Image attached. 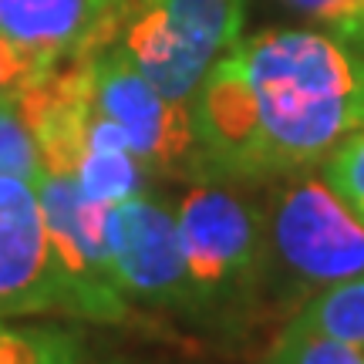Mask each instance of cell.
<instances>
[{"mask_svg": "<svg viewBox=\"0 0 364 364\" xmlns=\"http://www.w3.org/2000/svg\"><path fill=\"white\" fill-rule=\"evenodd\" d=\"M287 327L364 348V273L307 294Z\"/></svg>", "mask_w": 364, "mask_h": 364, "instance_id": "10", "label": "cell"}, {"mask_svg": "<svg viewBox=\"0 0 364 364\" xmlns=\"http://www.w3.org/2000/svg\"><path fill=\"white\" fill-rule=\"evenodd\" d=\"M135 4L156 11L182 41L206 51L213 61H220V54L240 41L247 21V0H135Z\"/></svg>", "mask_w": 364, "mask_h": 364, "instance_id": "9", "label": "cell"}, {"mask_svg": "<svg viewBox=\"0 0 364 364\" xmlns=\"http://www.w3.org/2000/svg\"><path fill=\"white\" fill-rule=\"evenodd\" d=\"M257 186L189 179L176 203L182 257L193 287V314H230L267 287V240Z\"/></svg>", "mask_w": 364, "mask_h": 364, "instance_id": "2", "label": "cell"}, {"mask_svg": "<svg viewBox=\"0 0 364 364\" xmlns=\"http://www.w3.org/2000/svg\"><path fill=\"white\" fill-rule=\"evenodd\" d=\"M263 364H364V348L284 324L270 351L263 354Z\"/></svg>", "mask_w": 364, "mask_h": 364, "instance_id": "14", "label": "cell"}, {"mask_svg": "<svg viewBox=\"0 0 364 364\" xmlns=\"http://www.w3.org/2000/svg\"><path fill=\"white\" fill-rule=\"evenodd\" d=\"M287 4H290L294 11L307 14V17H314V21H321V24L331 27V31H338L348 0H287Z\"/></svg>", "mask_w": 364, "mask_h": 364, "instance_id": "17", "label": "cell"}, {"mask_svg": "<svg viewBox=\"0 0 364 364\" xmlns=\"http://www.w3.org/2000/svg\"><path fill=\"white\" fill-rule=\"evenodd\" d=\"M58 68H61L58 61L0 34V105L24 98L27 91L38 88L41 81Z\"/></svg>", "mask_w": 364, "mask_h": 364, "instance_id": "16", "label": "cell"}, {"mask_svg": "<svg viewBox=\"0 0 364 364\" xmlns=\"http://www.w3.org/2000/svg\"><path fill=\"white\" fill-rule=\"evenodd\" d=\"M189 112L196 179L263 186L317 169L364 129V54L334 34L270 27L220 54Z\"/></svg>", "mask_w": 364, "mask_h": 364, "instance_id": "1", "label": "cell"}, {"mask_svg": "<svg viewBox=\"0 0 364 364\" xmlns=\"http://www.w3.org/2000/svg\"><path fill=\"white\" fill-rule=\"evenodd\" d=\"M105 243L122 297L159 307V311L193 314V287L182 257L176 209L149 193L122 199L105 213Z\"/></svg>", "mask_w": 364, "mask_h": 364, "instance_id": "5", "label": "cell"}, {"mask_svg": "<svg viewBox=\"0 0 364 364\" xmlns=\"http://www.w3.org/2000/svg\"><path fill=\"white\" fill-rule=\"evenodd\" d=\"M71 179L102 206H115L122 199L152 189V176L132 156V149H85L71 169Z\"/></svg>", "mask_w": 364, "mask_h": 364, "instance_id": "11", "label": "cell"}, {"mask_svg": "<svg viewBox=\"0 0 364 364\" xmlns=\"http://www.w3.org/2000/svg\"><path fill=\"white\" fill-rule=\"evenodd\" d=\"M267 284L284 277L304 297L364 273V223L317 169L263 182Z\"/></svg>", "mask_w": 364, "mask_h": 364, "instance_id": "3", "label": "cell"}, {"mask_svg": "<svg viewBox=\"0 0 364 364\" xmlns=\"http://www.w3.org/2000/svg\"><path fill=\"white\" fill-rule=\"evenodd\" d=\"M135 0H0V34L71 65L112 48Z\"/></svg>", "mask_w": 364, "mask_h": 364, "instance_id": "8", "label": "cell"}, {"mask_svg": "<svg viewBox=\"0 0 364 364\" xmlns=\"http://www.w3.org/2000/svg\"><path fill=\"white\" fill-rule=\"evenodd\" d=\"M317 172L364 223V129L338 142V149L317 166Z\"/></svg>", "mask_w": 364, "mask_h": 364, "instance_id": "15", "label": "cell"}, {"mask_svg": "<svg viewBox=\"0 0 364 364\" xmlns=\"http://www.w3.org/2000/svg\"><path fill=\"white\" fill-rule=\"evenodd\" d=\"M41 172H44L41 145L21 98L0 105V176H21L38 182Z\"/></svg>", "mask_w": 364, "mask_h": 364, "instance_id": "13", "label": "cell"}, {"mask_svg": "<svg viewBox=\"0 0 364 364\" xmlns=\"http://www.w3.org/2000/svg\"><path fill=\"white\" fill-rule=\"evenodd\" d=\"M34 186H38L58 267L75 294L78 317L98 324H122L129 317V300L122 297L112 277L108 243H105L108 206L88 199L71 176L44 172Z\"/></svg>", "mask_w": 364, "mask_h": 364, "instance_id": "6", "label": "cell"}, {"mask_svg": "<svg viewBox=\"0 0 364 364\" xmlns=\"http://www.w3.org/2000/svg\"><path fill=\"white\" fill-rule=\"evenodd\" d=\"M0 364H102L81 334L54 324H11L0 317Z\"/></svg>", "mask_w": 364, "mask_h": 364, "instance_id": "12", "label": "cell"}, {"mask_svg": "<svg viewBox=\"0 0 364 364\" xmlns=\"http://www.w3.org/2000/svg\"><path fill=\"white\" fill-rule=\"evenodd\" d=\"M91 102L125 135L132 156L152 179H196L199 145L189 105L169 102L135 71L115 44L85 58Z\"/></svg>", "mask_w": 364, "mask_h": 364, "instance_id": "4", "label": "cell"}, {"mask_svg": "<svg viewBox=\"0 0 364 364\" xmlns=\"http://www.w3.org/2000/svg\"><path fill=\"white\" fill-rule=\"evenodd\" d=\"M27 314L78 317V307L54 257L38 186L0 176V317Z\"/></svg>", "mask_w": 364, "mask_h": 364, "instance_id": "7", "label": "cell"}]
</instances>
